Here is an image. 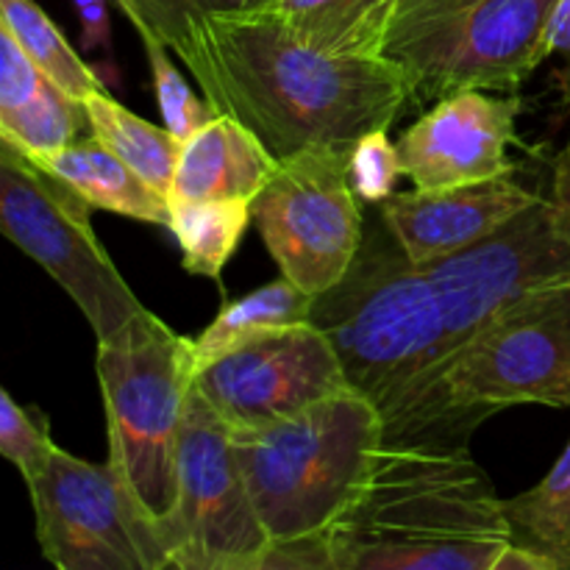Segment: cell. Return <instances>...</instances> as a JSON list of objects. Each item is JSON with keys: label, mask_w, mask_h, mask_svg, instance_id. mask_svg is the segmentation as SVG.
<instances>
[{"label": "cell", "mask_w": 570, "mask_h": 570, "mask_svg": "<svg viewBox=\"0 0 570 570\" xmlns=\"http://www.w3.org/2000/svg\"><path fill=\"white\" fill-rule=\"evenodd\" d=\"M488 417L454 406L382 423L360 488L326 532L332 570H493L512 532L471 454Z\"/></svg>", "instance_id": "cell-1"}, {"label": "cell", "mask_w": 570, "mask_h": 570, "mask_svg": "<svg viewBox=\"0 0 570 570\" xmlns=\"http://www.w3.org/2000/svg\"><path fill=\"white\" fill-rule=\"evenodd\" d=\"M217 115L259 137L273 159L312 145L354 150L410 104L387 59L328 56L298 42L267 6L193 22L173 48Z\"/></svg>", "instance_id": "cell-2"}, {"label": "cell", "mask_w": 570, "mask_h": 570, "mask_svg": "<svg viewBox=\"0 0 570 570\" xmlns=\"http://www.w3.org/2000/svg\"><path fill=\"white\" fill-rule=\"evenodd\" d=\"M312 326L337 354L351 390L382 423L454 410L445 384L456 345L445 328L426 267L390 234H367L345 276L312 301Z\"/></svg>", "instance_id": "cell-3"}, {"label": "cell", "mask_w": 570, "mask_h": 570, "mask_svg": "<svg viewBox=\"0 0 570 570\" xmlns=\"http://www.w3.org/2000/svg\"><path fill=\"white\" fill-rule=\"evenodd\" d=\"M379 432L376 406L351 387L295 415L232 429L237 462L271 543L326 538L365 476Z\"/></svg>", "instance_id": "cell-4"}, {"label": "cell", "mask_w": 570, "mask_h": 570, "mask_svg": "<svg viewBox=\"0 0 570 570\" xmlns=\"http://www.w3.org/2000/svg\"><path fill=\"white\" fill-rule=\"evenodd\" d=\"M95 367L106 406L109 465L161 543L176 504V445L195 376L193 340L142 309L115 337L98 343Z\"/></svg>", "instance_id": "cell-5"}, {"label": "cell", "mask_w": 570, "mask_h": 570, "mask_svg": "<svg viewBox=\"0 0 570 570\" xmlns=\"http://www.w3.org/2000/svg\"><path fill=\"white\" fill-rule=\"evenodd\" d=\"M560 0H395L382 59L401 72L410 104L460 89L518 92L549 59L546 31Z\"/></svg>", "instance_id": "cell-6"}, {"label": "cell", "mask_w": 570, "mask_h": 570, "mask_svg": "<svg viewBox=\"0 0 570 570\" xmlns=\"http://www.w3.org/2000/svg\"><path fill=\"white\" fill-rule=\"evenodd\" d=\"M0 234L76 301L98 343L145 309L95 237L92 206L6 139H0Z\"/></svg>", "instance_id": "cell-7"}, {"label": "cell", "mask_w": 570, "mask_h": 570, "mask_svg": "<svg viewBox=\"0 0 570 570\" xmlns=\"http://www.w3.org/2000/svg\"><path fill=\"white\" fill-rule=\"evenodd\" d=\"M176 570H259L271 538L250 501L232 426L189 387L176 445V504L161 529Z\"/></svg>", "instance_id": "cell-8"}, {"label": "cell", "mask_w": 570, "mask_h": 570, "mask_svg": "<svg viewBox=\"0 0 570 570\" xmlns=\"http://www.w3.org/2000/svg\"><path fill=\"white\" fill-rule=\"evenodd\" d=\"M250 217L282 276L309 295L334 287L365 239L351 150L312 145L276 159L250 200Z\"/></svg>", "instance_id": "cell-9"}, {"label": "cell", "mask_w": 570, "mask_h": 570, "mask_svg": "<svg viewBox=\"0 0 570 570\" xmlns=\"http://www.w3.org/2000/svg\"><path fill=\"white\" fill-rule=\"evenodd\" d=\"M445 384L456 404L490 415L515 404L570 406V282L495 312L454 351Z\"/></svg>", "instance_id": "cell-10"}, {"label": "cell", "mask_w": 570, "mask_h": 570, "mask_svg": "<svg viewBox=\"0 0 570 570\" xmlns=\"http://www.w3.org/2000/svg\"><path fill=\"white\" fill-rule=\"evenodd\" d=\"M423 267L451 343L460 348L462 340L512 301L570 282V204L554 193H540L488 237Z\"/></svg>", "instance_id": "cell-11"}, {"label": "cell", "mask_w": 570, "mask_h": 570, "mask_svg": "<svg viewBox=\"0 0 570 570\" xmlns=\"http://www.w3.org/2000/svg\"><path fill=\"white\" fill-rule=\"evenodd\" d=\"M42 557L61 570H165L159 538L109 462L92 465L56 445L28 482Z\"/></svg>", "instance_id": "cell-12"}, {"label": "cell", "mask_w": 570, "mask_h": 570, "mask_svg": "<svg viewBox=\"0 0 570 570\" xmlns=\"http://www.w3.org/2000/svg\"><path fill=\"white\" fill-rule=\"evenodd\" d=\"M193 387L232 429L295 415L348 390L326 334L312 323L273 328L198 367Z\"/></svg>", "instance_id": "cell-13"}, {"label": "cell", "mask_w": 570, "mask_h": 570, "mask_svg": "<svg viewBox=\"0 0 570 570\" xmlns=\"http://www.w3.org/2000/svg\"><path fill=\"white\" fill-rule=\"evenodd\" d=\"M523 100L518 92L460 89L440 98L395 142L401 170L415 189H449L510 176Z\"/></svg>", "instance_id": "cell-14"}, {"label": "cell", "mask_w": 570, "mask_h": 570, "mask_svg": "<svg viewBox=\"0 0 570 570\" xmlns=\"http://www.w3.org/2000/svg\"><path fill=\"white\" fill-rule=\"evenodd\" d=\"M540 193L510 176L449 189H412L382 200L384 228L415 265H432L488 237Z\"/></svg>", "instance_id": "cell-15"}, {"label": "cell", "mask_w": 570, "mask_h": 570, "mask_svg": "<svg viewBox=\"0 0 570 570\" xmlns=\"http://www.w3.org/2000/svg\"><path fill=\"white\" fill-rule=\"evenodd\" d=\"M89 134L83 100L50 83L0 17V139L42 156Z\"/></svg>", "instance_id": "cell-16"}, {"label": "cell", "mask_w": 570, "mask_h": 570, "mask_svg": "<svg viewBox=\"0 0 570 570\" xmlns=\"http://www.w3.org/2000/svg\"><path fill=\"white\" fill-rule=\"evenodd\" d=\"M276 167L254 131L215 115L184 139L167 200H254Z\"/></svg>", "instance_id": "cell-17"}, {"label": "cell", "mask_w": 570, "mask_h": 570, "mask_svg": "<svg viewBox=\"0 0 570 570\" xmlns=\"http://www.w3.org/2000/svg\"><path fill=\"white\" fill-rule=\"evenodd\" d=\"M31 159L76 189L92 209L115 212L154 226H170V200L156 193L139 173H134L92 134Z\"/></svg>", "instance_id": "cell-18"}, {"label": "cell", "mask_w": 570, "mask_h": 570, "mask_svg": "<svg viewBox=\"0 0 570 570\" xmlns=\"http://www.w3.org/2000/svg\"><path fill=\"white\" fill-rule=\"evenodd\" d=\"M395 0H271L265 3L298 42L328 56H382Z\"/></svg>", "instance_id": "cell-19"}, {"label": "cell", "mask_w": 570, "mask_h": 570, "mask_svg": "<svg viewBox=\"0 0 570 570\" xmlns=\"http://www.w3.org/2000/svg\"><path fill=\"white\" fill-rule=\"evenodd\" d=\"M89 117V131L95 139L106 145L111 154L120 156L134 173L145 178L156 193L167 198L176 176L178 156H181V139L165 126L142 120L117 104L109 89H98L83 100Z\"/></svg>", "instance_id": "cell-20"}, {"label": "cell", "mask_w": 570, "mask_h": 570, "mask_svg": "<svg viewBox=\"0 0 570 570\" xmlns=\"http://www.w3.org/2000/svg\"><path fill=\"white\" fill-rule=\"evenodd\" d=\"M312 301H315V295L301 289L287 276H278L276 282L232 301L217 312V317L204 328V334L193 340L195 371L215 356L226 354L234 345L245 343V340L259 337L273 328L309 323Z\"/></svg>", "instance_id": "cell-21"}, {"label": "cell", "mask_w": 570, "mask_h": 570, "mask_svg": "<svg viewBox=\"0 0 570 570\" xmlns=\"http://www.w3.org/2000/svg\"><path fill=\"white\" fill-rule=\"evenodd\" d=\"M250 217V200H170V232L184 271L220 278Z\"/></svg>", "instance_id": "cell-22"}, {"label": "cell", "mask_w": 570, "mask_h": 570, "mask_svg": "<svg viewBox=\"0 0 570 570\" xmlns=\"http://www.w3.org/2000/svg\"><path fill=\"white\" fill-rule=\"evenodd\" d=\"M512 543L570 570V440L543 482L504 501Z\"/></svg>", "instance_id": "cell-23"}, {"label": "cell", "mask_w": 570, "mask_h": 570, "mask_svg": "<svg viewBox=\"0 0 570 570\" xmlns=\"http://www.w3.org/2000/svg\"><path fill=\"white\" fill-rule=\"evenodd\" d=\"M0 17L28 53V59L61 92L76 100H87L98 89H106L104 81L89 70L87 61L72 50L56 22L33 0H0Z\"/></svg>", "instance_id": "cell-24"}, {"label": "cell", "mask_w": 570, "mask_h": 570, "mask_svg": "<svg viewBox=\"0 0 570 570\" xmlns=\"http://www.w3.org/2000/svg\"><path fill=\"white\" fill-rule=\"evenodd\" d=\"M139 39L145 45V53H148L150 76H154V89L161 106V117H165V128L184 142L198 128H204L217 111L212 109L209 100L198 98L189 89V83L184 81V76L173 65L170 48L161 39H156L154 33H139Z\"/></svg>", "instance_id": "cell-25"}, {"label": "cell", "mask_w": 570, "mask_h": 570, "mask_svg": "<svg viewBox=\"0 0 570 570\" xmlns=\"http://www.w3.org/2000/svg\"><path fill=\"white\" fill-rule=\"evenodd\" d=\"M115 3L139 33H154L173 50L187 37L193 22L228 11L259 9L271 0H115Z\"/></svg>", "instance_id": "cell-26"}, {"label": "cell", "mask_w": 570, "mask_h": 570, "mask_svg": "<svg viewBox=\"0 0 570 570\" xmlns=\"http://www.w3.org/2000/svg\"><path fill=\"white\" fill-rule=\"evenodd\" d=\"M53 449L48 417L17 404L0 384V456L9 460L28 484L42 473Z\"/></svg>", "instance_id": "cell-27"}, {"label": "cell", "mask_w": 570, "mask_h": 570, "mask_svg": "<svg viewBox=\"0 0 570 570\" xmlns=\"http://www.w3.org/2000/svg\"><path fill=\"white\" fill-rule=\"evenodd\" d=\"M404 176L399 148L390 142L387 131H371L351 150V184L360 200L382 204L395 193V181Z\"/></svg>", "instance_id": "cell-28"}, {"label": "cell", "mask_w": 570, "mask_h": 570, "mask_svg": "<svg viewBox=\"0 0 570 570\" xmlns=\"http://www.w3.org/2000/svg\"><path fill=\"white\" fill-rule=\"evenodd\" d=\"M546 53L560 56L562 59V72H560V87H562V98H566L568 109H570V0H560L551 14L549 31H546ZM566 159L570 161V142L566 150Z\"/></svg>", "instance_id": "cell-29"}, {"label": "cell", "mask_w": 570, "mask_h": 570, "mask_svg": "<svg viewBox=\"0 0 570 570\" xmlns=\"http://www.w3.org/2000/svg\"><path fill=\"white\" fill-rule=\"evenodd\" d=\"M81 17V37L89 50L109 45V0H72Z\"/></svg>", "instance_id": "cell-30"}, {"label": "cell", "mask_w": 570, "mask_h": 570, "mask_svg": "<svg viewBox=\"0 0 570 570\" xmlns=\"http://www.w3.org/2000/svg\"><path fill=\"white\" fill-rule=\"evenodd\" d=\"M493 570H554V568H551V562L546 560V557L534 554V551L523 549V546L510 543L504 551H501V557L495 560Z\"/></svg>", "instance_id": "cell-31"}, {"label": "cell", "mask_w": 570, "mask_h": 570, "mask_svg": "<svg viewBox=\"0 0 570 570\" xmlns=\"http://www.w3.org/2000/svg\"><path fill=\"white\" fill-rule=\"evenodd\" d=\"M554 195H560L562 200H568L570 204V161L562 156L560 165H557L554 170Z\"/></svg>", "instance_id": "cell-32"}]
</instances>
